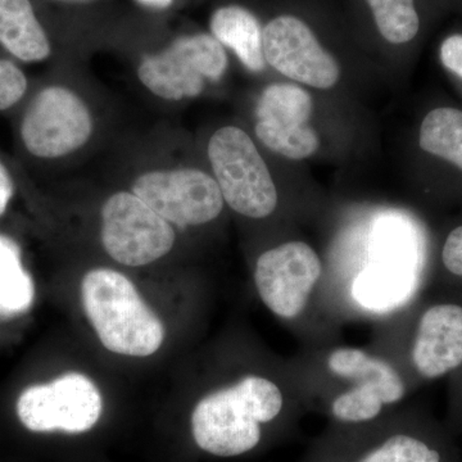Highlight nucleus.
<instances>
[{"mask_svg":"<svg viewBox=\"0 0 462 462\" xmlns=\"http://www.w3.org/2000/svg\"><path fill=\"white\" fill-rule=\"evenodd\" d=\"M257 138L273 153L300 161L314 156L320 147V139L310 125L300 127H269L256 125Z\"/></svg>","mask_w":462,"mask_h":462,"instance_id":"6ab92c4d","label":"nucleus"},{"mask_svg":"<svg viewBox=\"0 0 462 462\" xmlns=\"http://www.w3.org/2000/svg\"><path fill=\"white\" fill-rule=\"evenodd\" d=\"M321 258L309 243L291 240L258 257L254 284L276 318L297 320L309 307L322 276Z\"/></svg>","mask_w":462,"mask_h":462,"instance_id":"0eeeda50","label":"nucleus"},{"mask_svg":"<svg viewBox=\"0 0 462 462\" xmlns=\"http://www.w3.org/2000/svg\"><path fill=\"white\" fill-rule=\"evenodd\" d=\"M26 76L14 63L0 60V111L11 108L25 96Z\"/></svg>","mask_w":462,"mask_h":462,"instance_id":"412c9836","label":"nucleus"},{"mask_svg":"<svg viewBox=\"0 0 462 462\" xmlns=\"http://www.w3.org/2000/svg\"><path fill=\"white\" fill-rule=\"evenodd\" d=\"M379 35L389 44H409L418 38L421 17L416 0H364Z\"/></svg>","mask_w":462,"mask_h":462,"instance_id":"a211bd4d","label":"nucleus"},{"mask_svg":"<svg viewBox=\"0 0 462 462\" xmlns=\"http://www.w3.org/2000/svg\"><path fill=\"white\" fill-rule=\"evenodd\" d=\"M133 193L167 223L179 227L211 223L225 203L215 178L197 169L143 173L134 181Z\"/></svg>","mask_w":462,"mask_h":462,"instance_id":"1a4fd4ad","label":"nucleus"},{"mask_svg":"<svg viewBox=\"0 0 462 462\" xmlns=\"http://www.w3.org/2000/svg\"><path fill=\"white\" fill-rule=\"evenodd\" d=\"M0 44L25 62L50 57V39L30 0H0Z\"/></svg>","mask_w":462,"mask_h":462,"instance_id":"4468645a","label":"nucleus"},{"mask_svg":"<svg viewBox=\"0 0 462 462\" xmlns=\"http://www.w3.org/2000/svg\"><path fill=\"white\" fill-rule=\"evenodd\" d=\"M93 118L84 100L63 87L42 90L27 108L21 136L27 151L39 158H60L89 141Z\"/></svg>","mask_w":462,"mask_h":462,"instance_id":"9d476101","label":"nucleus"},{"mask_svg":"<svg viewBox=\"0 0 462 462\" xmlns=\"http://www.w3.org/2000/svg\"><path fill=\"white\" fill-rule=\"evenodd\" d=\"M85 312L100 342L115 354L147 357L165 339V327L123 273L91 270L84 276Z\"/></svg>","mask_w":462,"mask_h":462,"instance_id":"f03ea898","label":"nucleus"},{"mask_svg":"<svg viewBox=\"0 0 462 462\" xmlns=\"http://www.w3.org/2000/svg\"><path fill=\"white\" fill-rule=\"evenodd\" d=\"M229 66L226 51L209 33L181 36L161 53L145 57L139 80L158 98H196L206 81H218Z\"/></svg>","mask_w":462,"mask_h":462,"instance_id":"39448f33","label":"nucleus"},{"mask_svg":"<svg viewBox=\"0 0 462 462\" xmlns=\"http://www.w3.org/2000/svg\"><path fill=\"white\" fill-rule=\"evenodd\" d=\"M358 462H442V456L420 438L400 433L389 437Z\"/></svg>","mask_w":462,"mask_h":462,"instance_id":"aec40b11","label":"nucleus"},{"mask_svg":"<svg viewBox=\"0 0 462 462\" xmlns=\"http://www.w3.org/2000/svg\"><path fill=\"white\" fill-rule=\"evenodd\" d=\"M311 96L296 84L269 85L256 107V125L270 127H300L309 125Z\"/></svg>","mask_w":462,"mask_h":462,"instance_id":"dca6fc26","label":"nucleus"},{"mask_svg":"<svg viewBox=\"0 0 462 462\" xmlns=\"http://www.w3.org/2000/svg\"><path fill=\"white\" fill-rule=\"evenodd\" d=\"M440 60L449 71L462 78V33H454L440 45Z\"/></svg>","mask_w":462,"mask_h":462,"instance_id":"5701e85b","label":"nucleus"},{"mask_svg":"<svg viewBox=\"0 0 462 462\" xmlns=\"http://www.w3.org/2000/svg\"><path fill=\"white\" fill-rule=\"evenodd\" d=\"M35 287L21 261L20 247L0 234V318H14L32 307Z\"/></svg>","mask_w":462,"mask_h":462,"instance_id":"2eb2a0df","label":"nucleus"},{"mask_svg":"<svg viewBox=\"0 0 462 462\" xmlns=\"http://www.w3.org/2000/svg\"><path fill=\"white\" fill-rule=\"evenodd\" d=\"M224 202L249 218L267 217L278 206V190L260 152L245 130L225 126L207 148Z\"/></svg>","mask_w":462,"mask_h":462,"instance_id":"7ed1b4c3","label":"nucleus"},{"mask_svg":"<svg viewBox=\"0 0 462 462\" xmlns=\"http://www.w3.org/2000/svg\"><path fill=\"white\" fill-rule=\"evenodd\" d=\"M284 392L278 383L260 375L207 394L191 413L197 446L208 454L233 457L260 443L261 425L275 420L284 409Z\"/></svg>","mask_w":462,"mask_h":462,"instance_id":"f257e3e1","label":"nucleus"},{"mask_svg":"<svg viewBox=\"0 0 462 462\" xmlns=\"http://www.w3.org/2000/svg\"><path fill=\"white\" fill-rule=\"evenodd\" d=\"M102 410L99 389L93 380L79 373L26 388L17 401L18 418L35 433H84L98 422Z\"/></svg>","mask_w":462,"mask_h":462,"instance_id":"6e6552de","label":"nucleus"},{"mask_svg":"<svg viewBox=\"0 0 462 462\" xmlns=\"http://www.w3.org/2000/svg\"><path fill=\"white\" fill-rule=\"evenodd\" d=\"M102 242L116 263L144 266L171 251L175 231L138 196L118 191L102 208Z\"/></svg>","mask_w":462,"mask_h":462,"instance_id":"423d86ee","label":"nucleus"},{"mask_svg":"<svg viewBox=\"0 0 462 462\" xmlns=\"http://www.w3.org/2000/svg\"><path fill=\"white\" fill-rule=\"evenodd\" d=\"M419 143L425 152L462 171V111L449 107L430 111L422 120Z\"/></svg>","mask_w":462,"mask_h":462,"instance_id":"f3484780","label":"nucleus"},{"mask_svg":"<svg viewBox=\"0 0 462 462\" xmlns=\"http://www.w3.org/2000/svg\"><path fill=\"white\" fill-rule=\"evenodd\" d=\"M442 261L447 272L462 278V226L456 227L447 236Z\"/></svg>","mask_w":462,"mask_h":462,"instance_id":"4be33fe9","label":"nucleus"},{"mask_svg":"<svg viewBox=\"0 0 462 462\" xmlns=\"http://www.w3.org/2000/svg\"><path fill=\"white\" fill-rule=\"evenodd\" d=\"M328 372L348 383L330 404L339 421L374 420L406 396V383L389 361L356 346H338L327 357Z\"/></svg>","mask_w":462,"mask_h":462,"instance_id":"20e7f679","label":"nucleus"},{"mask_svg":"<svg viewBox=\"0 0 462 462\" xmlns=\"http://www.w3.org/2000/svg\"><path fill=\"white\" fill-rule=\"evenodd\" d=\"M136 2L149 8L166 9L172 5L173 0H136Z\"/></svg>","mask_w":462,"mask_h":462,"instance_id":"393cba45","label":"nucleus"},{"mask_svg":"<svg viewBox=\"0 0 462 462\" xmlns=\"http://www.w3.org/2000/svg\"><path fill=\"white\" fill-rule=\"evenodd\" d=\"M209 27L216 41L233 51L245 69L263 71V26L256 14L240 5H226L212 14Z\"/></svg>","mask_w":462,"mask_h":462,"instance_id":"ddd939ff","label":"nucleus"},{"mask_svg":"<svg viewBox=\"0 0 462 462\" xmlns=\"http://www.w3.org/2000/svg\"><path fill=\"white\" fill-rule=\"evenodd\" d=\"M263 54L279 74L315 89L328 90L340 79V66L303 18L285 14L263 27Z\"/></svg>","mask_w":462,"mask_h":462,"instance_id":"9b49d317","label":"nucleus"},{"mask_svg":"<svg viewBox=\"0 0 462 462\" xmlns=\"http://www.w3.org/2000/svg\"><path fill=\"white\" fill-rule=\"evenodd\" d=\"M416 372L438 379L462 365V306L438 303L419 319L411 346Z\"/></svg>","mask_w":462,"mask_h":462,"instance_id":"f8f14e48","label":"nucleus"},{"mask_svg":"<svg viewBox=\"0 0 462 462\" xmlns=\"http://www.w3.org/2000/svg\"><path fill=\"white\" fill-rule=\"evenodd\" d=\"M12 197H14V181L7 169L0 162V216L5 214Z\"/></svg>","mask_w":462,"mask_h":462,"instance_id":"b1692460","label":"nucleus"}]
</instances>
